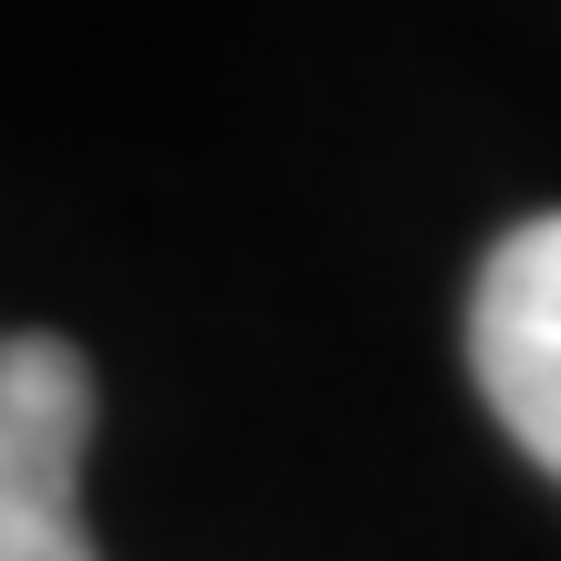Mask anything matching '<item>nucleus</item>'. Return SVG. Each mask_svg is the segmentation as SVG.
<instances>
[{"label":"nucleus","mask_w":561,"mask_h":561,"mask_svg":"<svg viewBox=\"0 0 561 561\" xmlns=\"http://www.w3.org/2000/svg\"><path fill=\"white\" fill-rule=\"evenodd\" d=\"M94 375L62 333L0 343V561H94L83 530Z\"/></svg>","instance_id":"nucleus-1"},{"label":"nucleus","mask_w":561,"mask_h":561,"mask_svg":"<svg viewBox=\"0 0 561 561\" xmlns=\"http://www.w3.org/2000/svg\"><path fill=\"white\" fill-rule=\"evenodd\" d=\"M468 364L500 426L561 479V208L520 219L468 291Z\"/></svg>","instance_id":"nucleus-2"}]
</instances>
